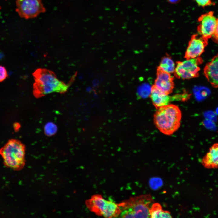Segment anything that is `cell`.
I'll list each match as a JSON object with an SVG mask.
<instances>
[{
  "label": "cell",
  "mask_w": 218,
  "mask_h": 218,
  "mask_svg": "<svg viewBox=\"0 0 218 218\" xmlns=\"http://www.w3.org/2000/svg\"><path fill=\"white\" fill-rule=\"evenodd\" d=\"M33 75V93L37 97L54 92L64 93L69 88V85L60 81L53 72L46 69H38Z\"/></svg>",
  "instance_id": "1"
},
{
  "label": "cell",
  "mask_w": 218,
  "mask_h": 218,
  "mask_svg": "<svg viewBox=\"0 0 218 218\" xmlns=\"http://www.w3.org/2000/svg\"><path fill=\"white\" fill-rule=\"evenodd\" d=\"M154 116L157 128L163 134L170 135L179 128L181 112L177 105L169 104L157 109Z\"/></svg>",
  "instance_id": "2"
},
{
  "label": "cell",
  "mask_w": 218,
  "mask_h": 218,
  "mask_svg": "<svg viewBox=\"0 0 218 218\" xmlns=\"http://www.w3.org/2000/svg\"><path fill=\"white\" fill-rule=\"evenodd\" d=\"M154 202L150 194L131 197L118 203L121 210L119 217H150L149 210Z\"/></svg>",
  "instance_id": "3"
},
{
  "label": "cell",
  "mask_w": 218,
  "mask_h": 218,
  "mask_svg": "<svg viewBox=\"0 0 218 218\" xmlns=\"http://www.w3.org/2000/svg\"><path fill=\"white\" fill-rule=\"evenodd\" d=\"M25 147L20 141L12 139L0 149L5 166L16 171L21 170L25 164Z\"/></svg>",
  "instance_id": "4"
},
{
  "label": "cell",
  "mask_w": 218,
  "mask_h": 218,
  "mask_svg": "<svg viewBox=\"0 0 218 218\" xmlns=\"http://www.w3.org/2000/svg\"><path fill=\"white\" fill-rule=\"evenodd\" d=\"M85 204L91 211L105 218L118 217L121 210L118 203L105 199L99 194H96L86 200Z\"/></svg>",
  "instance_id": "5"
},
{
  "label": "cell",
  "mask_w": 218,
  "mask_h": 218,
  "mask_svg": "<svg viewBox=\"0 0 218 218\" xmlns=\"http://www.w3.org/2000/svg\"><path fill=\"white\" fill-rule=\"evenodd\" d=\"M203 62L200 57L177 62L174 71L175 77L183 79H190L199 76V66Z\"/></svg>",
  "instance_id": "6"
},
{
  "label": "cell",
  "mask_w": 218,
  "mask_h": 218,
  "mask_svg": "<svg viewBox=\"0 0 218 218\" xmlns=\"http://www.w3.org/2000/svg\"><path fill=\"white\" fill-rule=\"evenodd\" d=\"M16 11L26 19L36 17L46 11L41 0H16Z\"/></svg>",
  "instance_id": "7"
},
{
  "label": "cell",
  "mask_w": 218,
  "mask_h": 218,
  "mask_svg": "<svg viewBox=\"0 0 218 218\" xmlns=\"http://www.w3.org/2000/svg\"><path fill=\"white\" fill-rule=\"evenodd\" d=\"M214 13L213 11L209 12L201 15L198 19V34L208 39L212 38L216 27L217 18Z\"/></svg>",
  "instance_id": "8"
},
{
  "label": "cell",
  "mask_w": 218,
  "mask_h": 218,
  "mask_svg": "<svg viewBox=\"0 0 218 218\" xmlns=\"http://www.w3.org/2000/svg\"><path fill=\"white\" fill-rule=\"evenodd\" d=\"M208 39L198 34L191 37L185 52L184 57L186 59L199 57L204 51L208 45Z\"/></svg>",
  "instance_id": "9"
},
{
  "label": "cell",
  "mask_w": 218,
  "mask_h": 218,
  "mask_svg": "<svg viewBox=\"0 0 218 218\" xmlns=\"http://www.w3.org/2000/svg\"><path fill=\"white\" fill-rule=\"evenodd\" d=\"M173 79V77L170 74L157 68L154 85L163 92L169 95L172 92L174 88Z\"/></svg>",
  "instance_id": "10"
},
{
  "label": "cell",
  "mask_w": 218,
  "mask_h": 218,
  "mask_svg": "<svg viewBox=\"0 0 218 218\" xmlns=\"http://www.w3.org/2000/svg\"><path fill=\"white\" fill-rule=\"evenodd\" d=\"M204 73L211 85L214 88H218V54L206 64Z\"/></svg>",
  "instance_id": "11"
},
{
  "label": "cell",
  "mask_w": 218,
  "mask_h": 218,
  "mask_svg": "<svg viewBox=\"0 0 218 218\" xmlns=\"http://www.w3.org/2000/svg\"><path fill=\"white\" fill-rule=\"evenodd\" d=\"M150 95L153 104L157 109L168 104L171 101L176 100L175 95L170 96L159 90L154 85L151 87Z\"/></svg>",
  "instance_id": "12"
},
{
  "label": "cell",
  "mask_w": 218,
  "mask_h": 218,
  "mask_svg": "<svg viewBox=\"0 0 218 218\" xmlns=\"http://www.w3.org/2000/svg\"><path fill=\"white\" fill-rule=\"evenodd\" d=\"M201 163L207 169L218 168V143L214 144L210 148L209 151L202 159Z\"/></svg>",
  "instance_id": "13"
},
{
  "label": "cell",
  "mask_w": 218,
  "mask_h": 218,
  "mask_svg": "<svg viewBox=\"0 0 218 218\" xmlns=\"http://www.w3.org/2000/svg\"><path fill=\"white\" fill-rule=\"evenodd\" d=\"M150 217L172 218L170 213L167 210H164L161 205L158 203H153L149 210Z\"/></svg>",
  "instance_id": "14"
},
{
  "label": "cell",
  "mask_w": 218,
  "mask_h": 218,
  "mask_svg": "<svg viewBox=\"0 0 218 218\" xmlns=\"http://www.w3.org/2000/svg\"><path fill=\"white\" fill-rule=\"evenodd\" d=\"M175 68V64L169 56H166L162 58L158 67L161 70L170 74L174 73Z\"/></svg>",
  "instance_id": "15"
},
{
  "label": "cell",
  "mask_w": 218,
  "mask_h": 218,
  "mask_svg": "<svg viewBox=\"0 0 218 218\" xmlns=\"http://www.w3.org/2000/svg\"><path fill=\"white\" fill-rule=\"evenodd\" d=\"M57 128L56 125L52 122L47 123L44 127V131L46 134L48 136L54 135L56 132Z\"/></svg>",
  "instance_id": "16"
},
{
  "label": "cell",
  "mask_w": 218,
  "mask_h": 218,
  "mask_svg": "<svg viewBox=\"0 0 218 218\" xmlns=\"http://www.w3.org/2000/svg\"><path fill=\"white\" fill-rule=\"evenodd\" d=\"M151 87L147 84H144L140 86L138 88V94L141 96L145 97L150 95Z\"/></svg>",
  "instance_id": "17"
},
{
  "label": "cell",
  "mask_w": 218,
  "mask_h": 218,
  "mask_svg": "<svg viewBox=\"0 0 218 218\" xmlns=\"http://www.w3.org/2000/svg\"><path fill=\"white\" fill-rule=\"evenodd\" d=\"M198 5L202 7L211 5H214L215 3L211 0H195Z\"/></svg>",
  "instance_id": "18"
},
{
  "label": "cell",
  "mask_w": 218,
  "mask_h": 218,
  "mask_svg": "<svg viewBox=\"0 0 218 218\" xmlns=\"http://www.w3.org/2000/svg\"><path fill=\"white\" fill-rule=\"evenodd\" d=\"M7 71L5 67L0 65V82L5 80L8 77Z\"/></svg>",
  "instance_id": "19"
},
{
  "label": "cell",
  "mask_w": 218,
  "mask_h": 218,
  "mask_svg": "<svg viewBox=\"0 0 218 218\" xmlns=\"http://www.w3.org/2000/svg\"><path fill=\"white\" fill-rule=\"evenodd\" d=\"M211 38L213 41L218 44V18H217L215 31Z\"/></svg>",
  "instance_id": "20"
},
{
  "label": "cell",
  "mask_w": 218,
  "mask_h": 218,
  "mask_svg": "<svg viewBox=\"0 0 218 218\" xmlns=\"http://www.w3.org/2000/svg\"><path fill=\"white\" fill-rule=\"evenodd\" d=\"M170 3L172 4H175L179 3L181 0H167Z\"/></svg>",
  "instance_id": "21"
}]
</instances>
